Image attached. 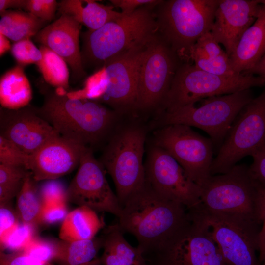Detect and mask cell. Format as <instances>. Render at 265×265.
<instances>
[{"label": "cell", "mask_w": 265, "mask_h": 265, "mask_svg": "<svg viewBox=\"0 0 265 265\" xmlns=\"http://www.w3.org/2000/svg\"><path fill=\"white\" fill-rule=\"evenodd\" d=\"M38 113L61 136L94 150L106 143L120 114L98 102L69 96L67 91L43 87Z\"/></svg>", "instance_id": "obj_1"}, {"label": "cell", "mask_w": 265, "mask_h": 265, "mask_svg": "<svg viewBox=\"0 0 265 265\" xmlns=\"http://www.w3.org/2000/svg\"><path fill=\"white\" fill-rule=\"evenodd\" d=\"M118 218L120 229L136 238L147 260L164 247L189 216L184 205L161 196L145 181L127 200Z\"/></svg>", "instance_id": "obj_2"}, {"label": "cell", "mask_w": 265, "mask_h": 265, "mask_svg": "<svg viewBox=\"0 0 265 265\" xmlns=\"http://www.w3.org/2000/svg\"><path fill=\"white\" fill-rule=\"evenodd\" d=\"M201 188L200 210L236 226L258 243V186L248 166L237 164L226 173L211 175Z\"/></svg>", "instance_id": "obj_3"}, {"label": "cell", "mask_w": 265, "mask_h": 265, "mask_svg": "<svg viewBox=\"0 0 265 265\" xmlns=\"http://www.w3.org/2000/svg\"><path fill=\"white\" fill-rule=\"evenodd\" d=\"M157 5L141 7L123 15L95 30L82 35L81 51L83 65L101 66L138 47L148 45L157 36L158 26L152 8Z\"/></svg>", "instance_id": "obj_4"}, {"label": "cell", "mask_w": 265, "mask_h": 265, "mask_svg": "<svg viewBox=\"0 0 265 265\" xmlns=\"http://www.w3.org/2000/svg\"><path fill=\"white\" fill-rule=\"evenodd\" d=\"M219 0H170L159 4L156 22L160 37L179 59L210 31Z\"/></svg>", "instance_id": "obj_5"}, {"label": "cell", "mask_w": 265, "mask_h": 265, "mask_svg": "<svg viewBox=\"0 0 265 265\" xmlns=\"http://www.w3.org/2000/svg\"><path fill=\"white\" fill-rule=\"evenodd\" d=\"M145 140L146 132L140 125L117 127L99 159L113 180L122 208L145 182L143 162Z\"/></svg>", "instance_id": "obj_6"}, {"label": "cell", "mask_w": 265, "mask_h": 265, "mask_svg": "<svg viewBox=\"0 0 265 265\" xmlns=\"http://www.w3.org/2000/svg\"><path fill=\"white\" fill-rule=\"evenodd\" d=\"M265 84V78L250 74L220 76L188 62L178 67L161 105L169 111L207 98L232 94Z\"/></svg>", "instance_id": "obj_7"}, {"label": "cell", "mask_w": 265, "mask_h": 265, "mask_svg": "<svg viewBox=\"0 0 265 265\" xmlns=\"http://www.w3.org/2000/svg\"><path fill=\"white\" fill-rule=\"evenodd\" d=\"M253 99L250 89L207 98L200 100L199 106L193 103L162 111L157 125L182 124L198 128L208 134L214 146L220 147L237 116Z\"/></svg>", "instance_id": "obj_8"}, {"label": "cell", "mask_w": 265, "mask_h": 265, "mask_svg": "<svg viewBox=\"0 0 265 265\" xmlns=\"http://www.w3.org/2000/svg\"><path fill=\"white\" fill-rule=\"evenodd\" d=\"M265 145V89L239 112L219 147L211 175L228 172Z\"/></svg>", "instance_id": "obj_9"}, {"label": "cell", "mask_w": 265, "mask_h": 265, "mask_svg": "<svg viewBox=\"0 0 265 265\" xmlns=\"http://www.w3.org/2000/svg\"><path fill=\"white\" fill-rule=\"evenodd\" d=\"M189 219L159 252L147 259L149 265H229L206 223L193 211Z\"/></svg>", "instance_id": "obj_10"}, {"label": "cell", "mask_w": 265, "mask_h": 265, "mask_svg": "<svg viewBox=\"0 0 265 265\" xmlns=\"http://www.w3.org/2000/svg\"><path fill=\"white\" fill-rule=\"evenodd\" d=\"M155 145L167 152L188 177L202 188L211 176L214 145L191 127L173 124L160 127L154 133Z\"/></svg>", "instance_id": "obj_11"}, {"label": "cell", "mask_w": 265, "mask_h": 265, "mask_svg": "<svg viewBox=\"0 0 265 265\" xmlns=\"http://www.w3.org/2000/svg\"><path fill=\"white\" fill-rule=\"evenodd\" d=\"M179 59L160 36L149 43L140 66L133 110H150L162 105L180 65Z\"/></svg>", "instance_id": "obj_12"}, {"label": "cell", "mask_w": 265, "mask_h": 265, "mask_svg": "<svg viewBox=\"0 0 265 265\" xmlns=\"http://www.w3.org/2000/svg\"><path fill=\"white\" fill-rule=\"evenodd\" d=\"M106 172L93 150L85 147L77 172L66 189V201L119 217L122 208L107 181Z\"/></svg>", "instance_id": "obj_13"}, {"label": "cell", "mask_w": 265, "mask_h": 265, "mask_svg": "<svg viewBox=\"0 0 265 265\" xmlns=\"http://www.w3.org/2000/svg\"><path fill=\"white\" fill-rule=\"evenodd\" d=\"M144 167L145 181L161 196L182 204L187 210L200 203L202 188L164 149L152 146Z\"/></svg>", "instance_id": "obj_14"}, {"label": "cell", "mask_w": 265, "mask_h": 265, "mask_svg": "<svg viewBox=\"0 0 265 265\" xmlns=\"http://www.w3.org/2000/svg\"><path fill=\"white\" fill-rule=\"evenodd\" d=\"M148 45L132 49L104 64L103 91L97 102L119 114L133 110L139 70Z\"/></svg>", "instance_id": "obj_15"}, {"label": "cell", "mask_w": 265, "mask_h": 265, "mask_svg": "<svg viewBox=\"0 0 265 265\" xmlns=\"http://www.w3.org/2000/svg\"><path fill=\"white\" fill-rule=\"evenodd\" d=\"M58 135L31 106L18 109L0 108V136L12 141L29 155Z\"/></svg>", "instance_id": "obj_16"}, {"label": "cell", "mask_w": 265, "mask_h": 265, "mask_svg": "<svg viewBox=\"0 0 265 265\" xmlns=\"http://www.w3.org/2000/svg\"><path fill=\"white\" fill-rule=\"evenodd\" d=\"M261 6L259 0H219L210 31L229 57L256 20Z\"/></svg>", "instance_id": "obj_17"}, {"label": "cell", "mask_w": 265, "mask_h": 265, "mask_svg": "<svg viewBox=\"0 0 265 265\" xmlns=\"http://www.w3.org/2000/svg\"><path fill=\"white\" fill-rule=\"evenodd\" d=\"M84 147L58 135L30 155L29 170L37 182L56 180L78 167Z\"/></svg>", "instance_id": "obj_18"}, {"label": "cell", "mask_w": 265, "mask_h": 265, "mask_svg": "<svg viewBox=\"0 0 265 265\" xmlns=\"http://www.w3.org/2000/svg\"><path fill=\"white\" fill-rule=\"evenodd\" d=\"M208 226L229 265H262L256 255L258 243L231 224L207 213L198 207L190 209Z\"/></svg>", "instance_id": "obj_19"}, {"label": "cell", "mask_w": 265, "mask_h": 265, "mask_svg": "<svg viewBox=\"0 0 265 265\" xmlns=\"http://www.w3.org/2000/svg\"><path fill=\"white\" fill-rule=\"evenodd\" d=\"M80 25L72 17L61 14L58 19L45 26L35 36L36 41L64 60L71 69L72 77L76 80L86 74L80 47Z\"/></svg>", "instance_id": "obj_20"}, {"label": "cell", "mask_w": 265, "mask_h": 265, "mask_svg": "<svg viewBox=\"0 0 265 265\" xmlns=\"http://www.w3.org/2000/svg\"><path fill=\"white\" fill-rule=\"evenodd\" d=\"M265 53V6L262 4L256 20L244 32L229 59L236 72L247 74Z\"/></svg>", "instance_id": "obj_21"}, {"label": "cell", "mask_w": 265, "mask_h": 265, "mask_svg": "<svg viewBox=\"0 0 265 265\" xmlns=\"http://www.w3.org/2000/svg\"><path fill=\"white\" fill-rule=\"evenodd\" d=\"M123 233L118 223L105 229L102 236L104 250L99 258L103 265H149L141 250L131 246Z\"/></svg>", "instance_id": "obj_22"}, {"label": "cell", "mask_w": 265, "mask_h": 265, "mask_svg": "<svg viewBox=\"0 0 265 265\" xmlns=\"http://www.w3.org/2000/svg\"><path fill=\"white\" fill-rule=\"evenodd\" d=\"M113 8V6L104 5L92 0H63L58 3L61 15L72 17L92 31L123 15Z\"/></svg>", "instance_id": "obj_23"}, {"label": "cell", "mask_w": 265, "mask_h": 265, "mask_svg": "<svg viewBox=\"0 0 265 265\" xmlns=\"http://www.w3.org/2000/svg\"><path fill=\"white\" fill-rule=\"evenodd\" d=\"M104 225L96 212L85 206H79L69 212L62 222L59 238L67 241L91 239Z\"/></svg>", "instance_id": "obj_24"}, {"label": "cell", "mask_w": 265, "mask_h": 265, "mask_svg": "<svg viewBox=\"0 0 265 265\" xmlns=\"http://www.w3.org/2000/svg\"><path fill=\"white\" fill-rule=\"evenodd\" d=\"M32 90L23 66L9 70L0 78V101L2 107L18 109L28 105Z\"/></svg>", "instance_id": "obj_25"}, {"label": "cell", "mask_w": 265, "mask_h": 265, "mask_svg": "<svg viewBox=\"0 0 265 265\" xmlns=\"http://www.w3.org/2000/svg\"><path fill=\"white\" fill-rule=\"evenodd\" d=\"M0 15V33L15 42L35 36L47 22L29 12L6 10Z\"/></svg>", "instance_id": "obj_26"}, {"label": "cell", "mask_w": 265, "mask_h": 265, "mask_svg": "<svg viewBox=\"0 0 265 265\" xmlns=\"http://www.w3.org/2000/svg\"><path fill=\"white\" fill-rule=\"evenodd\" d=\"M102 237L88 240H58L59 255L57 262L60 265H83L94 259L103 248Z\"/></svg>", "instance_id": "obj_27"}, {"label": "cell", "mask_w": 265, "mask_h": 265, "mask_svg": "<svg viewBox=\"0 0 265 265\" xmlns=\"http://www.w3.org/2000/svg\"><path fill=\"white\" fill-rule=\"evenodd\" d=\"M36 181L30 171L17 196V212L21 222L37 225L44 205Z\"/></svg>", "instance_id": "obj_28"}, {"label": "cell", "mask_w": 265, "mask_h": 265, "mask_svg": "<svg viewBox=\"0 0 265 265\" xmlns=\"http://www.w3.org/2000/svg\"><path fill=\"white\" fill-rule=\"evenodd\" d=\"M41 60L36 65L45 81L56 89L69 88V72L64 60L48 47L41 45Z\"/></svg>", "instance_id": "obj_29"}, {"label": "cell", "mask_w": 265, "mask_h": 265, "mask_svg": "<svg viewBox=\"0 0 265 265\" xmlns=\"http://www.w3.org/2000/svg\"><path fill=\"white\" fill-rule=\"evenodd\" d=\"M29 172L23 167L0 164V206L17 197Z\"/></svg>", "instance_id": "obj_30"}, {"label": "cell", "mask_w": 265, "mask_h": 265, "mask_svg": "<svg viewBox=\"0 0 265 265\" xmlns=\"http://www.w3.org/2000/svg\"><path fill=\"white\" fill-rule=\"evenodd\" d=\"M188 59L199 69L212 74L227 76L241 74L233 69L227 54L217 58L209 57L193 46L189 51Z\"/></svg>", "instance_id": "obj_31"}, {"label": "cell", "mask_w": 265, "mask_h": 265, "mask_svg": "<svg viewBox=\"0 0 265 265\" xmlns=\"http://www.w3.org/2000/svg\"><path fill=\"white\" fill-rule=\"evenodd\" d=\"M36 225L20 222L0 238V251L22 252L36 237Z\"/></svg>", "instance_id": "obj_32"}, {"label": "cell", "mask_w": 265, "mask_h": 265, "mask_svg": "<svg viewBox=\"0 0 265 265\" xmlns=\"http://www.w3.org/2000/svg\"><path fill=\"white\" fill-rule=\"evenodd\" d=\"M22 252L40 261L49 263L57 261L59 255L58 240L36 236Z\"/></svg>", "instance_id": "obj_33"}, {"label": "cell", "mask_w": 265, "mask_h": 265, "mask_svg": "<svg viewBox=\"0 0 265 265\" xmlns=\"http://www.w3.org/2000/svg\"><path fill=\"white\" fill-rule=\"evenodd\" d=\"M30 158V155L15 143L0 136V164L21 167L29 170Z\"/></svg>", "instance_id": "obj_34"}, {"label": "cell", "mask_w": 265, "mask_h": 265, "mask_svg": "<svg viewBox=\"0 0 265 265\" xmlns=\"http://www.w3.org/2000/svg\"><path fill=\"white\" fill-rule=\"evenodd\" d=\"M11 50L14 58L21 66L36 64L42 58L40 49L37 48L30 39L15 42Z\"/></svg>", "instance_id": "obj_35"}, {"label": "cell", "mask_w": 265, "mask_h": 265, "mask_svg": "<svg viewBox=\"0 0 265 265\" xmlns=\"http://www.w3.org/2000/svg\"><path fill=\"white\" fill-rule=\"evenodd\" d=\"M58 3L55 0H26L25 9L35 17L46 22L55 17Z\"/></svg>", "instance_id": "obj_36"}, {"label": "cell", "mask_w": 265, "mask_h": 265, "mask_svg": "<svg viewBox=\"0 0 265 265\" xmlns=\"http://www.w3.org/2000/svg\"><path fill=\"white\" fill-rule=\"evenodd\" d=\"M39 189L44 204L66 202V189L55 180H47Z\"/></svg>", "instance_id": "obj_37"}, {"label": "cell", "mask_w": 265, "mask_h": 265, "mask_svg": "<svg viewBox=\"0 0 265 265\" xmlns=\"http://www.w3.org/2000/svg\"><path fill=\"white\" fill-rule=\"evenodd\" d=\"M66 202L44 204L39 218V223L53 224L63 221L68 215Z\"/></svg>", "instance_id": "obj_38"}, {"label": "cell", "mask_w": 265, "mask_h": 265, "mask_svg": "<svg viewBox=\"0 0 265 265\" xmlns=\"http://www.w3.org/2000/svg\"><path fill=\"white\" fill-rule=\"evenodd\" d=\"M194 46L209 57L217 58L227 54L211 31L203 34Z\"/></svg>", "instance_id": "obj_39"}, {"label": "cell", "mask_w": 265, "mask_h": 265, "mask_svg": "<svg viewBox=\"0 0 265 265\" xmlns=\"http://www.w3.org/2000/svg\"><path fill=\"white\" fill-rule=\"evenodd\" d=\"M0 265H55L35 259L23 252L0 251Z\"/></svg>", "instance_id": "obj_40"}, {"label": "cell", "mask_w": 265, "mask_h": 265, "mask_svg": "<svg viewBox=\"0 0 265 265\" xmlns=\"http://www.w3.org/2000/svg\"><path fill=\"white\" fill-rule=\"evenodd\" d=\"M259 199V220L261 228L258 236L259 259L265 265V187L258 185Z\"/></svg>", "instance_id": "obj_41"}, {"label": "cell", "mask_w": 265, "mask_h": 265, "mask_svg": "<svg viewBox=\"0 0 265 265\" xmlns=\"http://www.w3.org/2000/svg\"><path fill=\"white\" fill-rule=\"evenodd\" d=\"M251 156L253 162L249 167L251 175L258 186L265 187V145Z\"/></svg>", "instance_id": "obj_42"}, {"label": "cell", "mask_w": 265, "mask_h": 265, "mask_svg": "<svg viewBox=\"0 0 265 265\" xmlns=\"http://www.w3.org/2000/svg\"><path fill=\"white\" fill-rule=\"evenodd\" d=\"M19 219L17 212L10 207L9 203L0 206V238L18 225Z\"/></svg>", "instance_id": "obj_43"}, {"label": "cell", "mask_w": 265, "mask_h": 265, "mask_svg": "<svg viewBox=\"0 0 265 265\" xmlns=\"http://www.w3.org/2000/svg\"><path fill=\"white\" fill-rule=\"evenodd\" d=\"M113 6L120 8L121 13L128 14L134 12L138 8L150 5H158L163 0H111Z\"/></svg>", "instance_id": "obj_44"}, {"label": "cell", "mask_w": 265, "mask_h": 265, "mask_svg": "<svg viewBox=\"0 0 265 265\" xmlns=\"http://www.w3.org/2000/svg\"><path fill=\"white\" fill-rule=\"evenodd\" d=\"M26 0H0V12H2L8 8H25Z\"/></svg>", "instance_id": "obj_45"}, {"label": "cell", "mask_w": 265, "mask_h": 265, "mask_svg": "<svg viewBox=\"0 0 265 265\" xmlns=\"http://www.w3.org/2000/svg\"><path fill=\"white\" fill-rule=\"evenodd\" d=\"M247 74H253L265 78V53L258 63Z\"/></svg>", "instance_id": "obj_46"}, {"label": "cell", "mask_w": 265, "mask_h": 265, "mask_svg": "<svg viewBox=\"0 0 265 265\" xmlns=\"http://www.w3.org/2000/svg\"><path fill=\"white\" fill-rule=\"evenodd\" d=\"M11 45L8 38L0 33V55L1 56L9 49Z\"/></svg>", "instance_id": "obj_47"}, {"label": "cell", "mask_w": 265, "mask_h": 265, "mask_svg": "<svg viewBox=\"0 0 265 265\" xmlns=\"http://www.w3.org/2000/svg\"><path fill=\"white\" fill-rule=\"evenodd\" d=\"M83 265H103V264L101 263L100 259L96 258L92 261Z\"/></svg>", "instance_id": "obj_48"}, {"label": "cell", "mask_w": 265, "mask_h": 265, "mask_svg": "<svg viewBox=\"0 0 265 265\" xmlns=\"http://www.w3.org/2000/svg\"><path fill=\"white\" fill-rule=\"evenodd\" d=\"M259 2L260 3L265 6V0H259Z\"/></svg>", "instance_id": "obj_49"}]
</instances>
